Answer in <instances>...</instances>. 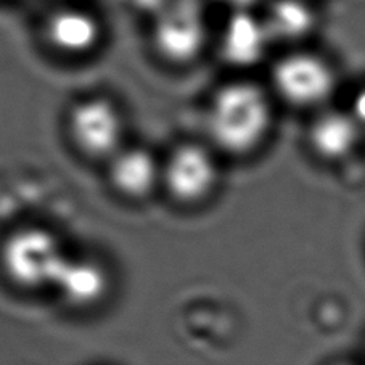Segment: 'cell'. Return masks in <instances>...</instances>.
<instances>
[{
    "label": "cell",
    "instance_id": "7a4b0ae2",
    "mask_svg": "<svg viewBox=\"0 0 365 365\" xmlns=\"http://www.w3.org/2000/svg\"><path fill=\"white\" fill-rule=\"evenodd\" d=\"M68 259L58 238L42 227L11 232L0 248L5 275L23 289L55 287Z\"/></svg>",
    "mask_w": 365,
    "mask_h": 365
},
{
    "label": "cell",
    "instance_id": "8fae6325",
    "mask_svg": "<svg viewBox=\"0 0 365 365\" xmlns=\"http://www.w3.org/2000/svg\"><path fill=\"white\" fill-rule=\"evenodd\" d=\"M270 39L277 37L282 41H294L307 36L316 24L309 5L303 0H277L264 18Z\"/></svg>",
    "mask_w": 365,
    "mask_h": 365
},
{
    "label": "cell",
    "instance_id": "5b68a950",
    "mask_svg": "<svg viewBox=\"0 0 365 365\" xmlns=\"http://www.w3.org/2000/svg\"><path fill=\"white\" fill-rule=\"evenodd\" d=\"M217 161L210 148L200 143H182L163 163L161 185L182 205H197L216 190Z\"/></svg>",
    "mask_w": 365,
    "mask_h": 365
},
{
    "label": "cell",
    "instance_id": "4fadbf2b",
    "mask_svg": "<svg viewBox=\"0 0 365 365\" xmlns=\"http://www.w3.org/2000/svg\"><path fill=\"white\" fill-rule=\"evenodd\" d=\"M351 113H352V116L356 118V121L359 123V125H361V129L365 134V87L354 96V102H352Z\"/></svg>",
    "mask_w": 365,
    "mask_h": 365
},
{
    "label": "cell",
    "instance_id": "ba28073f",
    "mask_svg": "<svg viewBox=\"0 0 365 365\" xmlns=\"http://www.w3.org/2000/svg\"><path fill=\"white\" fill-rule=\"evenodd\" d=\"M102 29L96 16L79 9L53 11L46 23V39L65 55H86L97 47Z\"/></svg>",
    "mask_w": 365,
    "mask_h": 365
},
{
    "label": "cell",
    "instance_id": "8992f818",
    "mask_svg": "<svg viewBox=\"0 0 365 365\" xmlns=\"http://www.w3.org/2000/svg\"><path fill=\"white\" fill-rule=\"evenodd\" d=\"M108 163L111 185L124 198H147L161 185L163 163L148 150L124 147Z\"/></svg>",
    "mask_w": 365,
    "mask_h": 365
},
{
    "label": "cell",
    "instance_id": "9c48e42d",
    "mask_svg": "<svg viewBox=\"0 0 365 365\" xmlns=\"http://www.w3.org/2000/svg\"><path fill=\"white\" fill-rule=\"evenodd\" d=\"M269 41L264 20H257L250 11H235L222 33L224 60L234 65H255L266 53Z\"/></svg>",
    "mask_w": 365,
    "mask_h": 365
},
{
    "label": "cell",
    "instance_id": "5bb4252c",
    "mask_svg": "<svg viewBox=\"0 0 365 365\" xmlns=\"http://www.w3.org/2000/svg\"><path fill=\"white\" fill-rule=\"evenodd\" d=\"M221 2H224L227 7H232L235 11H248L259 0H221Z\"/></svg>",
    "mask_w": 365,
    "mask_h": 365
},
{
    "label": "cell",
    "instance_id": "9a60e30c",
    "mask_svg": "<svg viewBox=\"0 0 365 365\" xmlns=\"http://www.w3.org/2000/svg\"><path fill=\"white\" fill-rule=\"evenodd\" d=\"M331 365H361V364L356 362V361H351V359H341V361H336L335 364H331Z\"/></svg>",
    "mask_w": 365,
    "mask_h": 365
},
{
    "label": "cell",
    "instance_id": "52a82bcc",
    "mask_svg": "<svg viewBox=\"0 0 365 365\" xmlns=\"http://www.w3.org/2000/svg\"><path fill=\"white\" fill-rule=\"evenodd\" d=\"M364 130L351 111L325 110L309 128L312 152L327 161H341L356 152Z\"/></svg>",
    "mask_w": 365,
    "mask_h": 365
},
{
    "label": "cell",
    "instance_id": "277c9868",
    "mask_svg": "<svg viewBox=\"0 0 365 365\" xmlns=\"http://www.w3.org/2000/svg\"><path fill=\"white\" fill-rule=\"evenodd\" d=\"M272 84L279 97L297 108H316L331 97L336 76L322 56L294 52L275 63Z\"/></svg>",
    "mask_w": 365,
    "mask_h": 365
},
{
    "label": "cell",
    "instance_id": "30bf717a",
    "mask_svg": "<svg viewBox=\"0 0 365 365\" xmlns=\"http://www.w3.org/2000/svg\"><path fill=\"white\" fill-rule=\"evenodd\" d=\"M108 287L103 269L93 261L69 257L55 288L73 306H92L103 298Z\"/></svg>",
    "mask_w": 365,
    "mask_h": 365
},
{
    "label": "cell",
    "instance_id": "6da1fadb",
    "mask_svg": "<svg viewBox=\"0 0 365 365\" xmlns=\"http://www.w3.org/2000/svg\"><path fill=\"white\" fill-rule=\"evenodd\" d=\"M272 121V103L266 91L251 81H235L214 93L206 113V130L221 152L245 156L264 143Z\"/></svg>",
    "mask_w": 365,
    "mask_h": 365
},
{
    "label": "cell",
    "instance_id": "3957f363",
    "mask_svg": "<svg viewBox=\"0 0 365 365\" xmlns=\"http://www.w3.org/2000/svg\"><path fill=\"white\" fill-rule=\"evenodd\" d=\"M68 129L74 147L91 160L110 161L124 148L123 113L105 97H91L74 105Z\"/></svg>",
    "mask_w": 365,
    "mask_h": 365
},
{
    "label": "cell",
    "instance_id": "7c38bea8",
    "mask_svg": "<svg viewBox=\"0 0 365 365\" xmlns=\"http://www.w3.org/2000/svg\"><path fill=\"white\" fill-rule=\"evenodd\" d=\"M158 43L173 60H185L197 52L201 43L200 23L188 16L165 20L160 26Z\"/></svg>",
    "mask_w": 365,
    "mask_h": 365
}]
</instances>
